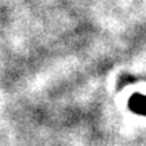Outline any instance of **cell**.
Masks as SVG:
<instances>
[{"label": "cell", "instance_id": "cell-1", "mask_svg": "<svg viewBox=\"0 0 146 146\" xmlns=\"http://www.w3.org/2000/svg\"><path fill=\"white\" fill-rule=\"evenodd\" d=\"M130 108L137 114L146 116V96L134 95L130 99Z\"/></svg>", "mask_w": 146, "mask_h": 146}]
</instances>
